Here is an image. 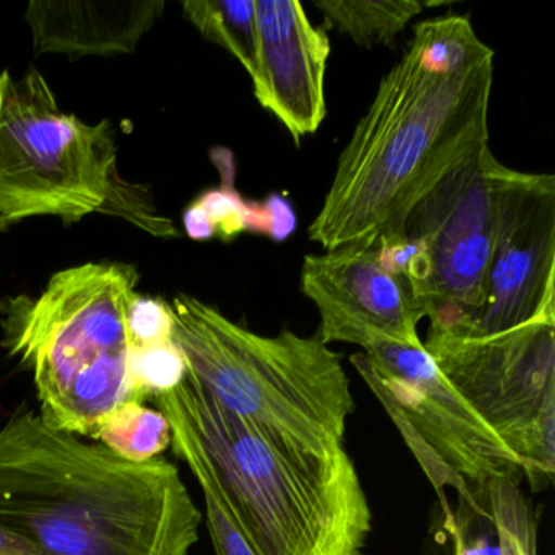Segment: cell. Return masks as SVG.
I'll list each match as a JSON object with an SVG mask.
<instances>
[{
	"label": "cell",
	"instance_id": "14",
	"mask_svg": "<svg viewBox=\"0 0 555 555\" xmlns=\"http://www.w3.org/2000/svg\"><path fill=\"white\" fill-rule=\"evenodd\" d=\"M155 401L170 422L171 447H173L175 454L186 463L194 479L199 483L204 506H206L204 519H206L207 531L212 541L214 554L256 555L233 515L232 506H230L193 428L164 396H155Z\"/></svg>",
	"mask_w": 555,
	"mask_h": 555
},
{
	"label": "cell",
	"instance_id": "22",
	"mask_svg": "<svg viewBox=\"0 0 555 555\" xmlns=\"http://www.w3.org/2000/svg\"><path fill=\"white\" fill-rule=\"evenodd\" d=\"M268 217V236L274 242H285L297 229V216L287 197L271 194L262 201Z\"/></svg>",
	"mask_w": 555,
	"mask_h": 555
},
{
	"label": "cell",
	"instance_id": "3",
	"mask_svg": "<svg viewBox=\"0 0 555 555\" xmlns=\"http://www.w3.org/2000/svg\"><path fill=\"white\" fill-rule=\"evenodd\" d=\"M190 424L256 555H363L373 513L347 448L266 437L190 376L162 392Z\"/></svg>",
	"mask_w": 555,
	"mask_h": 555
},
{
	"label": "cell",
	"instance_id": "24",
	"mask_svg": "<svg viewBox=\"0 0 555 555\" xmlns=\"http://www.w3.org/2000/svg\"><path fill=\"white\" fill-rule=\"evenodd\" d=\"M457 555H500L499 545H492L486 539H477L473 544H464L460 539Z\"/></svg>",
	"mask_w": 555,
	"mask_h": 555
},
{
	"label": "cell",
	"instance_id": "13",
	"mask_svg": "<svg viewBox=\"0 0 555 555\" xmlns=\"http://www.w3.org/2000/svg\"><path fill=\"white\" fill-rule=\"evenodd\" d=\"M164 0H31L25 18L38 54L134 53L164 12Z\"/></svg>",
	"mask_w": 555,
	"mask_h": 555
},
{
	"label": "cell",
	"instance_id": "17",
	"mask_svg": "<svg viewBox=\"0 0 555 555\" xmlns=\"http://www.w3.org/2000/svg\"><path fill=\"white\" fill-rule=\"evenodd\" d=\"M95 440L132 463L155 460L171 444V425L160 409L145 402L118 405L100 425Z\"/></svg>",
	"mask_w": 555,
	"mask_h": 555
},
{
	"label": "cell",
	"instance_id": "23",
	"mask_svg": "<svg viewBox=\"0 0 555 555\" xmlns=\"http://www.w3.org/2000/svg\"><path fill=\"white\" fill-rule=\"evenodd\" d=\"M0 555H44L30 542L0 525Z\"/></svg>",
	"mask_w": 555,
	"mask_h": 555
},
{
	"label": "cell",
	"instance_id": "12",
	"mask_svg": "<svg viewBox=\"0 0 555 555\" xmlns=\"http://www.w3.org/2000/svg\"><path fill=\"white\" fill-rule=\"evenodd\" d=\"M256 31L255 99L300 144L326 118L330 37L297 0H256Z\"/></svg>",
	"mask_w": 555,
	"mask_h": 555
},
{
	"label": "cell",
	"instance_id": "18",
	"mask_svg": "<svg viewBox=\"0 0 555 555\" xmlns=\"http://www.w3.org/2000/svg\"><path fill=\"white\" fill-rule=\"evenodd\" d=\"M188 235L194 240L214 236L230 240L242 233L268 236V217L258 201L243 199L232 184L204 193L184 214Z\"/></svg>",
	"mask_w": 555,
	"mask_h": 555
},
{
	"label": "cell",
	"instance_id": "7",
	"mask_svg": "<svg viewBox=\"0 0 555 555\" xmlns=\"http://www.w3.org/2000/svg\"><path fill=\"white\" fill-rule=\"evenodd\" d=\"M502 168L483 149L411 210L396 242L376 245L430 326L467 330L482 311Z\"/></svg>",
	"mask_w": 555,
	"mask_h": 555
},
{
	"label": "cell",
	"instance_id": "1",
	"mask_svg": "<svg viewBox=\"0 0 555 555\" xmlns=\"http://www.w3.org/2000/svg\"><path fill=\"white\" fill-rule=\"evenodd\" d=\"M493 57L469 17L421 22L357 122L308 238L324 251L396 242L411 210L489 147Z\"/></svg>",
	"mask_w": 555,
	"mask_h": 555
},
{
	"label": "cell",
	"instance_id": "5",
	"mask_svg": "<svg viewBox=\"0 0 555 555\" xmlns=\"http://www.w3.org/2000/svg\"><path fill=\"white\" fill-rule=\"evenodd\" d=\"M168 308L188 376L222 408L282 443L346 448L356 399L343 357L320 337L264 336L186 294Z\"/></svg>",
	"mask_w": 555,
	"mask_h": 555
},
{
	"label": "cell",
	"instance_id": "16",
	"mask_svg": "<svg viewBox=\"0 0 555 555\" xmlns=\"http://www.w3.org/2000/svg\"><path fill=\"white\" fill-rule=\"evenodd\" d=\"M183 12L204 38L229 51L251 76L258 47L256 0H188Z\"/></svg>",
	"mask_w": 555,
	"mask_h": 555
},
{
	"label": "cell",
	"instance_id": "2",
	"mask_svg": "<svg viewBox=\"0 0 555 555\" xmlns=\"http://www.w3.org/2000/svg\"><path fill=\"white\" fill-rule=\"evenodd\" d=\"M203 521L168 461L132 463L35 412L0 430V525L44 555H190Z\"/></svg>",
	"mask_w": 555,
	"mask_h": 555
},
{
	"label": "cell",
	"instance_id": "11",
	"mask_svg": "<svg viewBox=\"0 0 555 555\" xmlns=\"http://www.w3.org/2000/svg\"><path fill=\"white\" fill-rule=\"evenodd\" d=\"M301 292L320 313L318 337L324 344H353L365 349L378 337L421 344V310L401 275L389 271L378 248L343 246L305 256Z\"/></svg>",
	"mask_w": 555,
	"mask_h": 555
},
{
	"label": "cell",
	"instance_id": "21",
	"mask_svg": "<svg viewBox=\"0 0 555 555\" xmlns=\"http://www.w3.org/2000/svg\"><path fill=\"white\" fill-rule=\"evenodd\" d=\"M134 349L157 346L171 340V313L168 304L138 295L129 318Z\"/></svg>",
	"mask_w": 555,
	"mask_h": 555
},
{
	"label": "cell",
	"instance_id": "8",
	"mask_svg": "<svg viewBox=\"0 0 555 555\" xmlns=\"http://www.w3.org/2000/svg\"><path fill=\"white\" fill-rule=\"evenodd\" d=\"M444 378L521 461L532 489L555 474V318L496 334L428 327L422 340Z\"/></svg>",
	"mask_w": 555,
	"mask_h": 555
},
{
	"label": "cell",
	"instance_id": "9",
	"mask_svg": "<svg viewBox=\"0 0 555 555\" xmlns=\"http://www.w3.org/2000/svg\"><path fill=\"white\" fill-rule=\"evenodd\" d=\"M350 362L440 492L451 483L473 502V487L486 489L495 480L519 483L525 476L521 461L444 378L424 344L378 337Z\"/></svg>",
	"mask_w": 555,
	"mask_h": 555
},
{
	"label": "cell",
	"instance_id": "6",
	"mask_svg": "<svg viewBox=\"0 0 555 555\" xmlns=\"http://www.w3.org/2000/svg\"><path fill=\"white\" fill-rule=\"evenodd\" d=\"M106 214L155 236H175L151 191L122 180L112 122L64 113L38 70L0 73V232L31 219L80 222Z\"/></svg>",
	"mask_w": 555,
	"mask_h": 555
},
{
	"label": "cell",
	"instance_id": "20",
	"mask_svg": "<svg viewBox=\"0 0 555 555\" xmlns=\"http://www.w3.org/2000/svg\"><path fill=\"white\" fill-rule=\"evenodd\" d=\"M186 362L173 339L134 352V383L139 402L177 388L186 378Z\"/></svg>",
	"mask_w": 555,
	"mask_h": 555
},
{
	"label": "cell",
	"instance_id": "4",
	"mask_svg": "<svg viewBox=\"0 0 555 555\" xmlns=\"http://www.w3.org/2000/svg\"><path fill=\"white\" fill-rule=\"evenodd\" d=\"M138 282L134 266L87 262L56 272L38 297L0 300L2 346L34 376L41 418L56 430L93 438L118 405L138 401Z\"/></svg>",
	"mask_w": 555,
	"mask_h": 555
},
{
	"label": "cell",
	"instance_id": "10",
	"mask_svg": "<svg viewBox=\"0 0 555 555\" xmlns=\"http://www.w3.org/2000/svg\"><path fill=\"white\" fill-rule=\"evenodd\" d=\"M538 318H555V178L503 165L486 301L463 331L496 334Z\"/></svg>",
	"mask_w": 555,
	"mask_h": 555
},
{
	"label": "cell",
	"instance_id": "19",
	"mask_svg": "<svg viewBox=\"0 0 555 555\" xmlns=\"http://www.w3.org/2000/svg\"><path fill=\"white\" fill-rule=\"evenodd\" d=\"M489 516L499 539L500 555H535V518L531 503L513 480L486 487Z\"/></svg>",
	"mask_w": 555,
	"mask_h": 555
},
{
	"label": "cell",
	"instance_id": "15",
	"mask_svg": "<svg viewBox=\"0 0 555 555\" xmlns=\"http://www.w3.org/2000/svg\"><path fill=\"white\" fill-rule=\"evenodd\" d=\"M327 27L363 48L392 44L412 18L428 8L418 0H314Z\"/></svg>",
	"mask_w": 555,
	"mask_h": 555
}]
</instances>
